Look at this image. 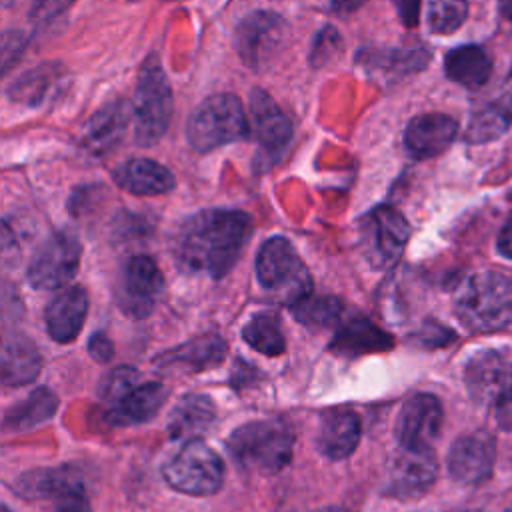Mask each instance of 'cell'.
I'll return each instance as SVG.
<instances>
[{
  "mask_svg": "<svg viewBox=\"0 0 512 512\" xmlns=\"http://www.w3.org/2000/svg\"><path fill=\"white\" fill-rule=\"evenodd\" d=\"M250 236V214L232 208H208L182 224L174 242V258L184 272L216 280L234 268Z\"/></svg>",
  "mask_w": 512,
  "mask_h": 512,
  "instance_id": "cell-1",
  "label": "cell"
},
{
  "mask_svg": "<svg viewBox=\"0 0 512 512\" xmlns=\"http://www.w3.org/2000/svg\"><path fill=\"white\" fill-rule=\"evenodd\" d=\"M232 460L248 472L276 474L288 466L294 450V428L284 418L254 420L238 426L226 440Z\"/></svg>",
  "mask_w": 512,
  "mask_h": 512,
  "instance_id": "cell-2",
  "label": "cell"
},
{
  "mask_svg": "<svg viewBox=\"0 0 512 512\" xmlns=\"http://www.w3.org/2000/svg\"><path fill=\"white\" fill-rule=\"evenodd\" d=\"M458 320L472 332L502 330L512 322V280L494 270L472 274L454 300Z\"/></svg>",
  "mask_w": 512,
  "mask_h": 512,
  "instance_id": "cell-3",
  "label": "cell"
},
{
  "mask_svg": "<svg viewBox=\"0 0 512 512\" xmlns=\"http://www.w3.org/2000/svg\"><path fill=\"white\" fill-rule=\"evenodd\" d=\"M172 108V88L162 60L156 52H150L138 68L132 98V124L138 146H154L166 134Z\"/></svg>",
  "mask_w": 512,
  "mask_h": 512,
  "instance_id": "cell-4",
  "label": "cell"
},
{
  "mask_svg": "<svg viewBox=\"0 0 512 512\" xmlns=\"http://www.w3.org/2000/svg\"><path fill=\"white\" fill-rule=\"evenodd\" d=\"M250 122L242 102L234 94H214L204 98L188 116L186 140L196 152H212L220 146L246 140Z\"/></svg>",
  "mask_w": 512,
  "mask_h": 512,
  "instance_id": "cell-5",
  "label": "cell"
},
{
  "mask_svg": "<svg viewBox=\"0 0 512 512\" xmlns=\"http://www.w3.org/2000/svg\"><path fill=\"white\" fill-rule=\"evenodd\" d=\"M254 270L258 284L286 306H294L312 294L310 272L284 236H272L262 242Z\"/></svg>",
  "mask_w": 512,
  "mask_h": 512,
  "instance_id": "cell-6",
  "label": "cell"
},
{
  "mask_svg": "<svg viewBox=\"0 0 512 512\" xmlns=\"http://www.w3.org/2000/svg\"><path fill=\"white\" fill-rule=\"evenodd\" d=\"M164 480L190 496L216 494L224 482L222 458L202 440H186L162 466Z\"/></svg>",
  "mask_w": 512,
  "mask_h": 512,
  "instance_id": "cell-7",
  "label": "cell"
},
{
  "mask_svg": "<svg viewBox=\"0 0 512 512\" xmlns=\"http://www.w3.org/2000/svg\"><path fill=\"white\" fill-rule=\"evenodd\" d=\"M288 22L272 10H254L234 28V50L252 72H264L282 54L288 40Z\"/></svg>",
  "mask_w": 512,
  "mask_h": 512,
  "instance_id": "cell-8",
  "label": "cell"
},
{
  "mask_svg": "<svg viewBox=\"0 0 512 512\" xmlns=\"http://www.w3.org/2000/svg\"><path fill=\"white\" fill-rule=\"evenodd\" d=\"M82 258L78 238L68 230L54 232L32 256L26 278L36 290H62L74 280Z\"/></svg>",
  "mask_w": 512,
  "mask_h": 512,
  "instance_id": "cell-9",
  "label": "cell"
},
{
  "mask_svg": "<svg viewBox=\"0 0 512 512\" xmlns=\"http://www.w3.org/2000/svg\"><path fill=\"white\" fill-rule=\"evenodd\" d=\"M162 290L164 278L156 262L146 254H134L118 272L114 296L126 316L140 320L152 314Z\"/></svg>",
  "mask_w": 512,
  "mask_h": 512,
  "instance_id": "cell-10",
  "label": "cell"
},
{
  "mask_svg": "<svg viewBox=\"0 0 512 512\" xmlns=\"http://www.w3.org/2000/svg\"><path fill=\"white\" fill-rule=\"evenodd\" d=\"M410 238L406 218L392 206H378L366 218L364 248L366 260L372 268L392 266Z\"/></svg>",
  "mask_w": 512,
  "mask_h": 512,
  "instance_id": "cell-11",
  "label": "cell"
},
{
  "mask_svg": "<svg viewBox=\"0 0 512 512\" xmlns=\"http://www.w3.org/2000/svg\"><path fill=\"white\" fill-rule=\"evenodd\" d=\"M442 404L434 394L418 392L410 396L396 418L394 434L400 448L430 450L442 430Z\"/></svg>",
  "mask_w": 512,
  "mask_h": 512,
  "instance_id": "cell-12",
  "label": "cell"
},
{
  "mask_svg": "<svg viewBox=\"0 0 512 512\" xmlns=\"http://www.w3.org/2000/svg\"><path fill=\"white\" fill-rule=\"evenodd\" d=\"M438 474V464L430 450H410L402 448V452L392 460L384 494L398 500H412L430 490Z\"/></svg>",
  "mask_w": 512,
  "mask_h": 512,
  "instance_id": "cell-13",
  "label": "cell"
},
{
  "mask_svg": "<svg viewBox=\"0 0 512 512\" xmlns=\"http://www.w3.org/2000/svg\"><path fill=\"white\" fill-rule=\"evenodd\" d=\"M496 458L494 438L486 432H472L454 440L448 450L446 466L452 480L466 486L482 484L490 478Z\"/></svg>",
  "mask_w": 512,
  "mask_h": 512,
  "instance_id": "cell-14",
  "label": "cell"
},
{
  "mask_svg": "<svg viewBox=\"0 0 512 512\" xmlns=\"http://www.w3.org/2000/svg\"><path fill=\"white\" fill-rule=\"evenodd\" d=\"M250 120L260 146L258 158L278 160L292 140V122L262 88L250 92Z\"/></svg>",
  "mask_w": 512,
  "mask_h": 512,
  "instance_id": "cell-15",
  "label": "cell"
},
{
  "mask_svg": "<svg viewBox=\"0 0 512 512\" xmlns=\"http://www.w3.org/2000/svg\"><path fill=\"white\" fill-rule=\"evenodd\" d=\"M132 120V104L126 100H112L98 108L82 128L80 146L90 156H104L120 144Z\"/></svg>",
  "mask_w": 512,
  "mask_h": 512,
  "instance_id": "cell-16",
  "label": "cell"
},
{
  "mask_svg": "<svg viewBox=\"0 0 512 512\" xmlns=\"http://www.w3.org/2000/svg\"><path fill=\"white\" fill-rule=\"evenodd\" d=\"M14 494L24 500H62L70 494L84 492L80 470L74 466L32 468L14 480Z\"/></svg>",
  "mask_w": 512,
  "mask_h": 512,
  "instance_id": "cell-17",
  "label": "cell"
},
{
  "mask_svg": "<svg viewBox=\"0 0 512 512\" xmlns=\"http://www.w3.org/2000/svg\"><path fill=\"white\" fill-rule=\"evenodd\" d=\"M456 132L458 124L448 114H418L404 130V148L414 160H428L444 152L456 138Z\"/></svg>",
  "mask_w": 512,
  "mask_h": 512,
  "instance_id": "cell-18",
  "label": "cell"
},
{
  "mask_svg": "<svg viewBox=\"0 0 512 512\" xmlns=\"http://www.w3.org/2000/svg\"><path fill=\"white\" fill-rule=\"evenodd\" d=\"M66 82V68L60 62H44L22 72L6 90L14 104L26 108H44L56 100Z\"/></svg>",
  "mask_w": 512,
  "mask_h": 512,
  "instance_id": "cell-19",
  "label": "cell"
},
{
  "mask_svg": "<svg viewBox=\"0 0 512 512\" xmlns=\"http://www.w3.org/2000/svg\"><path fill=\"white\" fill-rule=\"evenodd\" d=\"M512 380V364L500 350H482L474 354L464 368V382L470 396L480 402H496L498 394Z\"/></svg>",
  "mask_w": 512,
  "mask_h": 512,
  "instance_id": "cell-20",
  "label": "cell"
},
{
  "mask_svg": "<svg viewBox=\"0 0 512 512\" xmlns=\"http://www.w3.org/2000/svg\"><path fill=\"white\" fill-rule=\"evenodd\" d=\"M88 314V294L82 286L62 288L46 306V332L54 342L68 344L78 338Z\"/></svg>",
  "mask_w": 512,
  "mask_h": 512,
  "instance_id": "cell-21",
  "label": "cell"
},
{
  "mask_svg": "<svg viewBox=\"0 0 512 512\" xmlns=\"http://www.w3.org/2000/svg\"><path fill=\"white\" fill-rule=\"evenodd\" d=\"M362 434L360 416L350 408H330L320 416L316 448L328 460L348 458Z\"/></svg>",
  "mask_w": 512,
  "mask_h": 512,
  "instance_id": "cell-22",
  "label": "cell"
},
{
  "mask_svg": "<svg viewBox=\"0 0 512 512\" xmlns=\"http://www.w3.org/2000/svg\"><path fill=\"white\" fill-rule=\"evenodd\" d=\"M390 346L392 338L354 310H346L342 320L334 326V338L330 342V350L340 356H360Z\"/></svg>",
  "mask_w": 512,
  "mask_h": 512,
  "instance_id": "cell-23",
  "label": "cell"
},
{
  "mask_svg": "<svg viewBox=\"0 0 512 512\" xmlns=\"http://www.w3.org/2000/svg\"><path fill=\"white\" fill-rule=\"evenodd\" d=\"M226 354V342L214 332L200 334L178 348L166 350L156 358L158 368H184L188 372H200L214 368Z\"/></svg>",
  "mask_w": 512,
  "mask_h": 512,
  "instance_id": "cell-24",
  "label": "cell"
},
{
  "mask_svg": "<svg viewBox=\"0 0 512 512\" xmlns=\"http://www.w3.org/2000/svg\"><path fill=\"white\" fill-rule=\"evenodd\" d=\"M114 182L136 196H160L174 188L172 172L156 160L132 158L114 170Z\"/></svg>",
  "mask_w": 512,
  "mask_h": 512,
  "instance_id": "cell-25",
  "label": "cell"
},
{
  "mask_svg": "<svg viewBox=\"0 0 512 512\" xmlns=\"http://www.w3.org/2000/svg\"><path fill=\"white\" fill-rule=\"evenodd\" d=\"M216 418V406L206 394L182 396L168 414L166 430L172 440H196Z\"/></svg>",
  "mask_w": 512,
  "mask_h": 512,
  "instance_id": "cell-26",
  "label": "cell"
},
{
  "mask_svg": "<svg viewBox=\"0 0 512 512\" xmlns=\"http://www.w3.org/2000/svg\"><path fill=\"white\" fill-rule=\"evenodd\" d=\"M168 390L162 382H142L136 384L122 400L106 408L108 420L112 424H144L156 416L160 406L166 402Z\"/></svg>",
  "mask_w": 512,
  "mask_h": 512,
  "instance_id": "cell-27",
  "label": "cell"
},
{
  "mask_svg": "<svg viewBox=\"0 0 512 512\" xmlns=\"http://www.w3.org/2000/svg\"><path fill=\"white\" fill-rule=\"evenodd\" d=\"M42 368V356L36 344L22 336L10 334L4 338L2 346V384L4 386H24L30 384Z\"/></svg>",
  "mask_w": 512,
  "mask_h": 512,
  "instance_id": "cell-28",
  "label": "cell"
},
{
  "mask_svg": "<svg viewBox=\"0 0 512 512\" xmlns=\"http://www.w3.org/2000/svg\"><path fill=\"white\" fill-rule=\"evenodd\" d=\"M492 72L490 56L474 44L458 46L444 56V74L466 88H480Z\"/></svg>",
  "mask_w": 512,
  "mask_h": 512,
  "instance_id": "cell-29",
  "label": "cell"
},
{
  "mask_svg": "<svg viewBox=\"0 0 512 512\" xmlns=\"http://www.w3.org/2000/svg\"><path fill=\"white\" fill-rule=\"evenodd\" d=\"M430 54L422 46L412 48H394V50H376L364 48L358 54V62L370 70L386 76H406L426 66Z\"/></svg>",
  "mask_w": 512,
  "mask_h": 512,
  "instance_id": "cell-30",
  "label": "cell"
},
{
  "mask_svg": "<svg viewBox=\"0 0 512 512\" xmlns=\"http://www.w3.org/2000/svg\"><path fill=\"white\" fill-rule=\"evenodd\" d=\"M512 124V94H500L496 100L480 108L468 122L466 142L486 144L500 138Z\"/></svg>",
  "mask_w": 512,
  "mask_h": 512,
  "instance_id": "cell-31",
  "label": "cell"
},
{
  "mask_svg": "<svg viewBox=\"0 0 512 512\" xmlns=\"http://www.w3.org/2000/svg\"><path fill=\"white\" fill-rule=\"evenodd\" d=\"M58 408V398L50 388H36L22 402L14 404L4 414V428L24 432L50 420Z\"/></svg>",
  "mask_w": 512,
  "mask_h": 512,
  "instance_id": "cell-32",
  "label": "cell"
},
{
  "mask_svg": "<svg viewBox=\"0 0 512 512\" xmlns=\"http://www.w3.org/2000/svg\"><path fill=\"white\" fill-rule=\"evenodd\" d=\"M244 342L264 354V356H280L286 350V338L280 328V320L272 312L254 314L242 328Z\"/></svg>",
  "mask_w": 512,
  "mask_h": 512,
  "instance_id": "cell-33",
  "label": "cell"
},
{
  "mask_svg": "<svg viewBox=\"0 0 512 512\" xmlns=\"http://www.w3.org/2000/svg\"><path fill=\"white\" fill-rule=\"evenodd\" d=\"M294 318L314 328H334L346 314V306L334 296H306L290 306Z\"/></svg>",
  "mask_w": 512,
  "mask_h": 512,
  "instance_id": "cell-34",
  "label": "cell"
},
{
  "mask_svg": "<svg viewBox=\"0 0 512 512\" xmlns=\"http://www.w3.org/2000/svg\"><path fill=\"white\" fill-rule=\"evenodd\" d=\"M466 14V0H428L426 4V24L434 34H452L464 24Z\"/></svg>",
  "mask_w": 512,
  "mask_h": 512,
  "instance_id": "cell-35",
  "label": "cell"
},
{
  "mask_svg": "<svg viewBox=\"0 0 512 512\" xmlns=\"http://www.w3.org/2000/svg\"><path fill=\"white\" fill-rule=\"evenodd\" d=\"M138 380H140V374H138L136 368H132V366H116L98 384V396L110 408L118 400H122L136 384H140Z\"/></svg>",
  "mask_w": 512,
  "mask_h": 512,
  "instance_id": "cell-36",
  "label": "cell"
},
{
  "mask_svg": "<svg viewBox=\"0 0 512 512\" xmlns=\"http://www.w3.org/2000/svg\"><path fill=\"white\" fill-rule=\"evenodd\" d=\"M342 38L338 34V30L330 24L322 26L314 40H312V46H310V52H308V62L312 68H322L326 64H330L336 56L342 54Z\"/></svg>",
  "mask_w": 512,
  "mask_h": 512,
  "instance_id": "cell-37",
  "label": "cell"
},
{
  "mask_svg": "<svg viewBox=\"0 0 512 512\" xmlns=\"http://www.w3.org/2000/svg\"><path fill=\"white\" fill-rule=\"evenodd\" d=\"M494 414H496V422L502 430L512 432V380L506 384V388L498 394L496 402H494Z\"/></svg>",
  "mask_w": 512,
  "mask_h": 512,
  "instance_id": "cell-38",
  "label": "cell"
},
{
  "mask_svg": "<svg viewBox=\"0 0 512 512\" xmlns=\"http://www.w3.org/2000/svg\"><path fill=\"white\" fill-rule=\"evenodd\" d=\"M24 44L26 42H24V36L20 32H14V30L4 32V36H2V66H4V72H8L12 62L22 54Z\"/></svg>",
  "mask_w": 512,
  "mask_h": 512,
  "instance_id": "cell-39",
  "label": "cell"
},
{
  "mask_svg": "<svg viewBox=\"0 0 512 512\" xmlns=\"http://www.w3.org/2000/svg\"><path fill=\"white\" fill-rule=\"evenodd\" d=\"M74 0H34L30 8V16L34 20H50L64 12Z\"/></svg>",
  "mask_w": 512,
  "mask_h": 512,
  "instance_id": "cell-40",
  "label": "cell"
},
{
  "mask_svg": "<svg viewBox=\"0 0 512 512\" xmlns=\"http://www.w3.org/2000/svg\"><path fill=\"white\" fill-rule=\"evenodd\" d=\"M88 352L96 362H110L114 356V346L110 342V338L102 332H96L90 342H88Z\"/></svg>",
  "mask_w": 512,
  "mask_h": 512,
  "instance_id": "cell-41",
  "label": "cell"
},
{
  "mask_svg": "<svg viewBox=\"0 0 512 512\" xmlns=\"http://www.w3.org/2000/svg\"><path fill=\"white\" fill-rule=\"evenodd\" d=\"M398 18L404 26L412 28L418 24L420 18V0H392Z\"/></svg>",
  "mask_w": 512,
  "mask_h": 512,
  "instance_id": "cell-42",
  "label": "cell"
},
{
  "mask_svg": "<svg viewBox=\"0 0 512 512\" xmlns=\"http://www.w3.org/2000/svg\"><path fill=\"white\" fill-rule=\"evenodd\" d=\"M56 512H92V510H90V504H88L84 492H76V494H70V496L58 500Z\"/></svg>",
  "mask_w": 512,
  "mask_h": 512,
  "instance_id": "cell-43",
  "label": "cell"
},
{
  "mask_svg": "<svg viewBox=\"0 0 512 512\" xmlns=\"http://www.w3.org/2000/svg\"><path fill=\"white\" fill-rule=\"evenodd\" d=\"M496 246H498V252L504 258L512 260V218L502 226V230L498 234V240H496Z\"/></svg>",
  "mask_w": 512,
  "mask_h": 512,
  "instance_id": "cell-44",
  "label": "cell"
},
{
  "mask_svg": "<svg viewBox=\"0 0 512 512\" xmlns=\"http://www.w3.org/2000/svg\"><path fill=\"white\" fill-rule=\"evenodd\" d=\"M368 0H330V8L336 12V14H350L354 10H358L362 4H366Z\"/></svg>",
  "mask_w": 512,
  "mask_h": 512,
  "instance_id": "cell-45",
  "label": "cell"
},
{
  "mask_svg": "<svg viewBox=\"0 0 512 512\" xmlns=\"http://www.w3.org/2000/svg\"><path fill=\"white\" fill-rule=\"evenodd\" d=\"M498 10L506 20L512 22V0H498Z\"/></svg>",
  "mask_w": 512,
  "mask_h": 512,
  "instance_id": "cell-46",
  "label": "cell"
},
{
  "mask_svg": "<svg viewBox=\"0 0 512 512\" xmlns=\"http://www.w3.org/2000/svg\"><path fill=\"white\" fill-rule=\"evenodd\" d=\"M314 512H346V510H342V508H338V506H324V508H318V510H314Z\"/></svg>",
  "mask_w": 512,
  "mask_h": 512,
  "instance_id": "cell-47",
  "label": "cell"
},
{
  "mask_svg": "<svg viewBox=\"0 0 512 512\" xmlns=\"http://www.w3.org/2000/svg\"><path fill=\"white\" fill-rule=\"evenodd\" d=\"M130 2H136V0H130Z\"/></svg>",
  "mask_w": 512,
  "mask_h": 512,
  "instance_id": "cell-48",
  "label": "cell"
},
{
  "mask_svg": "<svg viewBox=\"0 0 512 512\" xmlns=\"http://www.w3.org/2000/svg\"><path fill=\"white\" fill-rule=\"evenodd\" d=\"M510 512H512V510H510Z\"/></svg>",
  "mask_w": 512,
  "mask_h": 512,
  "instance_id": "cell-49",
  "label": "cell"
}]
</instances>
